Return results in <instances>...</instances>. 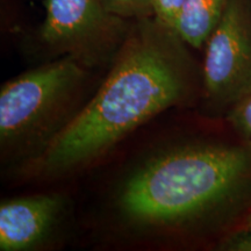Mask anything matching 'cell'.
Returning a JSON list of instances; mask_svg holds the SVG:
<instances>
[{
	"mask_svg": "<svg viewBox=\"0 0 251 251\" xmlns=\"http://www.w3.org/2000/svg\"><path fill=\"white\" fill-rule=\"evenodd\" d=\"M186 43L153 17L135 20L108 76L31 171L58 176L86 165L165 109L193 96L198 72Z\"/></svg>",
	"mask_w": 251,
	"mask_h": 251,
	"instance_id": "obj_1",
	"label": "cell"
},
{
	"mask_svg": "<svg viewBox=\"0 0 251 251\" xmlns=\"http://www.w3.org/2000/svg\"><path fill=\"white\" fill-rule=\"evenodd\" d=\"M118 207L141 227L225 229L251 213V143H198L159 153L120 188Z\"/></svg>",
	"mask_w": 251,
	"mask_h": 251,
	"instance_id": "obj_2",
	"label": "cell"
},
{
	"mask_svg": "<svg viewBox=\"0 0 251 251\" xmlns=\"http://www.w3.org/2000/svg\"><path fill=\"white\" fill-rule=\"evenodd\" d=\"M87 69L58 57L6 81L0 90V147L6 159L30 163L81 107Z\"/></svg>",
	"mask_w": 251,
	"mask_h": 251,
	"instance_id": "obj_3",
	"label": "cell"
},
{
	"mask_svg": "<svg viewBox=\"0 0 251 251\" xmlns=\"http://www.w3.org/2000/svg\"><path fill=\"white\" fill-rule=\"evenodd\" d=\"M101 0H47L39 42L51 57L74 58L90 69L114 58L129 27Z\"/></svg>",
	"mask_w": 251,
	"mask_h": 251,
	"instance_id": "obj_4",
	"label": "cell"
},
{
	"mask_svg": "<svg viewBox=\"0 0 251 251\" xmlns=\"http://www.w3.org/2000/svg\"><path fill=\"white\" fill-rule=\"evenodd\" d=\"M207 106L227 113L251 86V0H229L205 45L201 70Z\"/></svg>",
	"mask_w": 251,
	"mask_h": 251,
	"instance_id": "obj_5",
	"label": "cell"
},
{
	"mask_svg": "<svg viewBox=\"0 0 251 251\" xmlns=\"http://www.w3.org/2000/svg\"><path fill=\"white\" fill-rule=\"evenodd\" d=\"M64 209L57 194L15 198L0 205V250L26 251L51 234Z\"/></svg>",
	"mask_w": 251,
	"mask_h": 251,
	"instance_id": "obj_6",
	"label": "cell"
},
{
	"mask_svg": "<svg viewBox=\"0 0 251 251\" xmlns=\"http://www.w3.org/2000/svg\"><path fill=\"white\" fill-rule=\"evenodd\" d=\"M229 0H186L175 31L188 47L200 49L218 26Z\"/></svg>",
	"mask_w": 251,
	"mask_h": 251,
	"instance_id": "obj_7",
	"label": "cell"
},
{
	"mask_svg": "<svg viewBox=\"0 0 251 251\" xmlns=\"http://www.w3.org/2000/svg\"><path fill=\"white\" fill-rule=\"evenodd\" d=\"M227 118L241 137L251 143V86L231 106Z\"/></svg>",
	"mask_w": 251,
	"mask_h": 251,
	"instance_id": "obj_8",
	"label": "cell"
},
{
	"mask_svg": "<svg viewBox=\"0 0 251 251\" xmlns=\"http://www.w3.org/2000/svg\"><path fill=\"white\" fill-rule=\"evenodd\" d=\"M109 13L125 20L152 17L150 0H101Z\"/></svg>",
	"mask_w": 251,
	"mask_h": 251,
	"instance_id": "obj_9",
	"label": "cell"
},
{
	"mask_svg": "<svg viewBox=\"0 0 251 251\" xmlns=\"http://www.w3.org/2000/svg\"><path fill=\"white\" fill-rule=\"evenodd\" d=\"M216 249L222 251H251V213L236 227L220 238Z\"/></svg>",
	"mask_w": 251,
	"mask_h": 251,
	"instance_id": "obj_10",
	"label": "cell"
},
{
	"mask_svg": "<svg viewBox=\"0 0 251 251\" xmlns=\"http://www.w3.org/2000/svg\"><path fill=\"white\" fill-rule=\"evenodd\" d=\"M185 1L186 0H150L152 17L164 26L175 30L176 23Z\"/></svg>",
	"mask_w": 251,
	"mask_h": 251,
	"instance_id": "obj_11",
	"label": "cell"
}]
</instances>
